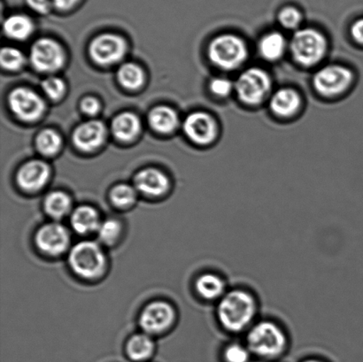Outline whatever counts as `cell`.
Instances as JSON below:
<instances>
[{
	"label": "cell",
	"mask_w": 363,
	"mask_h": 362,
	"mask_svg": "<svg viewBox=\"0 0 363 362\" xmlns=\"http://www.w3.org/2000/svg\"><path fill=\"white\" fill-rule=\"evenodd\" d=\"M272 81L264 70L252 67L244 71L235 83V91L242 102L257 105L268 95Z\"/></svg>",
	"instance_id": "cell-6"
},
{
	"label": "cell",
	"mask_w": 363,
	"mask_h": 362,
	"mask_svg": "<svg viewBox=\"0 0 363 362\" xmlns=\"http://www.w3.org/2000/svg\"><path fill=\"white\" fill-rule=\"evenodd\" d=\"M28 7L40 14L48 13L51 9L52 0H26Z\"/></svg>",
	"instance_id": "cell-36"
},
{
	"label": "cell",
	"mask_w": 363,
	"mask_h": 362,
	"mask_svg": "<svg viewBox=\"0 0 363 362\" xmlns=\"http://www.w3.org/2000/svg\"><path fill=\"white\" fill-rule=\"evenodd\" d=\"M155 350L154 341L147 335L138 334L128 342L127 353L131 360L143 361L150 358Z\"/></svg>",
	"instance_id": "cell-25"
},
{
	"label": "cell",
	"mask_w": 363,
	"mask_h": 362,
	"mask_svg": "<svg viewBox=\"0 0 363 362\" xmlns=\"http://www.w3.org/2000/svg\"><path fill=\"white\" fill-rule=\"evenodd\" d=\"M304 362H322V361H316V360H308V361H306Z\"/></svg>",
	"instance_id": "cell-39"
},
{
	"label": "cell",
	"mask_w": 363,
	"mask_h": 362,
	"mask_svg": "<svg viewBox=\"0 0 363 362\" xmlns=\"http://www.w3.org/2000/svg\"><path fill=\"white\" fill-rule=\"evenodd\" d=\"M210 90L218 97H226L235 90V84L226 78H215L210 83Z\"/></svg>",
	"instance_id": "cell-34"
},
{
	"label": "cell",
	"mask_w": 363,
	"mask_h": 362,
	"mask_svg": "<svg viewBox=\"0 0 363 362\" xmlns=\"http://www.w3.org/2000/svg\"><path fill=\"white\" fill-rule=\"evenodd\" d=\"M106 137L104 124L99 120H90L77 128L73 140L81 150L91 152L101 147Z\"/></svg>",
	"instance_id": "cell-15"
},
{
	"label": "cell",
	"mask_w": 363,
	"mask_h": 362,
	"mask_svg": "<svg viewBox=\"0 0 363 362\" xmlns=\"http://www.w3.org/2000/svg\"><path fill=\"white\" fill-rule=\"evenodd\" d=\"M117 77L120 84L129 90H138L143 85L145 81L143 69L134 63L123 64L117 73Z\"/></svg>",
	"instance_id": "cell-26"
},
{
	"label": "cell",
	"mask_w": 363,
	"mask_h": 362,
	"mask_svg": "<svg viewBox=\"0 0 363 362\" xmlns=\"http://www.w3.org/2000/svg\"><path fill=\"white\" fill-rule=\"evenodd\" d=\"M351 34L358 43L363 44V19H359L351 28Z\"/></svg>",
	"instance_id": "cell-37"
},
{
	"label": "cell",
	"mask_w": 363,
	"mask_h": 362,
	"mask_svg": "<svg viewBox=\"0 0 363 362\" xmlns=\"http://www.w3.org/2000/svg\"><path fill=\"white\" fill-rule=\"evenodd\" d=\"M127 52L125 40L115 34H103L90 45V55L101 65H112L122 60Z\"/></svg>",
	"instance_id": "cell-9"
},
{
	"label": "cell",
	"mask_w": 363,
	"mask_h": 362,
	"mask_svg": "<svg viewBox=\"0 0 363 362\" xmlns=\"http://www.w3.org/2000/svg\"><path fill=\"white\" fill-rule=\"evenodd\" d=\"M257 305L251 293L235 290L220 300L217 315L224 329L230 332H240L254 320Z\"/></svg>",
	"instance_id": "cell-1"
},
{
	"label": "cell",
	"mask_w": 363,
	"mask_h": 362,
	"mask_svg": "<svg viewBox=\"0 0 363 362\" xmlns=\"http://www.w3.org/2000/svg\"><path fill=\"white\" fill-rule=\"evenodd\" d=\"M9 102L14 115L25 122L37 120L45 111V102L40 96L28 88H16L11 92Z\"/></svg>",
	"instance_id": "cell-8"
},
{
	"label": "cell",
	"mask_w": 363,
	"mask_h": 362,
	"mask_svg": "<svg viewBox=\"0 0 363 362\" xmlns=\"http://www.w3.org/2000/svg\"><path fill=\"white\" fill-rule=\"evenodd\" d=\"M32 66L44 73L55 72L62 69L65 62V52L58 42L50 38H41L30 50Z\"/></svg>",
	"instance_id": "cell-7"
},
{
	"label": "cell",
	"mask_w": 363,
	"mask_h": 362,
	"mask_svg": "<svg viewBox=\"0 0 363 362\" xmlns=\"http://www.w3.org/2000/svg\"><path fill=\"white\" fill-rule=\"evenodd\" d=\"M184 130L187 137L194 143L206 145L215 140L217 126L215 120L208 113H191L184 120Z\"/></svg>",
	"instance_id": "cell-13"
},
{
	"label": "cell",
	"mask_w": 363,
	"mask_h": 362,
	"mask_svg": "<svg viewBox=\"0 0 363 362\" xmlns=\"http://www.w3.org/2000/svg\"><path fill=\"white\" fill-rule=\"evenodd\" d=\"M140 120L133 113H123L116 116L112 123L113 134L117 140L123 142L133 140L140 134Z\"/></svg>",
	"instance_id": "cell-19"
},
{
	"label": "cell",
	"mask_w": 363,
	"mask_h": 362,
	"mask_svg": "<svg viewBox=\"0 0 363 362\" xmlns=\"http://www.w3.org/2000/svg\"><path fill=\"white\" fill-rule=\"evenodd\" d=\"M72 207L69 195L62 191H53L45 198V208L48 214L55 219L65 217Z\"/></svg>",
	"instance_id": "cell-24"
},
{
	"label": "cell",
	"mask_w": 363,
	"mask_h": 362,
	"mask_svg": "<svg viewBox=\"0 0 363 362\" xmlns=\"http://www.w3.org/2000/svg\"><path fill=\"white\" fill-rule=\"evenodd\" d=\"M149 123L152 129L159 133L168 134L175 130L179 124V116L175 110L169 106H157L152 110L149 115Z\"/></svg>",
	"instance_id": "cell-20"
},
{
	"label": "cell",
	"mask_w": 363,
	"mask_h": 362,
	"mask_svg": "<svg viewBox=\"0 0 363 362\" xmlns=\"http://www.w3.org/2000/svg\"><path fill=\"white\" fill-rule=\"evenodd\" d=\"M248 55L247 46L240 38L224 34L213 38L208 46L211 62L220 69H237L245 62Z\"/></svg>",
	"instance_id": "cell-4"
},
{
	"label": "cell",
	"mask_w": 363,
	"mask_h": 362,
	"mask_svg": "<svg viewBox=\"0 0 363 362\" xmlns=\"http://www.w3.org/2000/svg\"><path fill=\"white\" fill-rule=\"evenodd\" d=\"M247 346L256 356L277 357L286 349V336L279 325L272 322H261L249 332Z\"/></svg>",
	"instance_id": "cell-2"
},
{
	"label": "cell",
	"mask_w": 363,
	"mask_h": 362,
	"mask_svg": "<svg viewBox=\"0 0 363 362\" xmlns=\"http://www.w3.org/2000/svg\"><path fill=\"white\" fill-rule=\"evenodd\" d=\"M175 317L172 305L164 301H155L144 308L140 324L148 334H160L172 325Z\"/></svg>",
	"instance_id": "cell-11"
},
{
	"label": "cell",
	"mask_w": 363,
	"mask_h": 362,
	"mask_svg": "<svg viewBox=\"0 0 363 362\" xmlns=\"http://www.w3.org/2000/svg\"><path fill=\"white\" fill-rule=\"evenodd\" d=\"M113 204L117 208H126L133 205L137 200V193L133 187L128 184H119L110 194Z\"/></svg>",
	"instance_id": "cell-28"
},
{
	"label": "cell",
	"mask_w": 363,
	"mask_h": 362,
	"mask_svg": "<svg viewBox=\"0 0 363 362\" xmlns=\"http://www.w3.org/2000/svg\"><path fill=\"white\" fill-rule=\"evenodd\" d=\"M286 49V40L279 32H270L259 43V51L262 57L269 62H275L284 55Z\"/></svg>",
	"instance_id": "cell-21"
},
{
	"label": "cell",
	"mask_w": 363,
	"mask_h": 362,
	"mask_svg": "<svg viewBox=\"0 0 363 362\" xmlns=\"http://www.w3.org/2000/svg\"><path fill=\"white\" fill-rule=\"evenodd\" d=\"M0 60L6 69L18 70L24 65L25 57L17 48L5 47L2 49Z\"/></svg>",
	"instance_id": "cell-30"
},
{
	"label": "cell",
	"mask_w": 363,
	"mask_h": 362,
	"mask_svg": "<svg viewBox=\"0 0 363 362\" xmlns=\"http://www.w3.org/2000/svg\"><path fill=\"white\" fill-rule=\"evenodd\" d=\"M37 147L42 154L55 155L62 147V138L55 130H45L38 135Z\"/></svg>",
	"instance_id": "cell-27"
},
{
	"label": "cell",
	"mask_w": 363,
	"mask_h": 362,
	"mask_svg": "<svg viewBox=\"0 0 363 362\" xmlns=\"http://www.w3.org/2000/svg\"><path fill=\"white\" fill-rule=\"evenodd\" d=\"M81 108L88 115H96L101 110V104L98 99L92 97L85 98L81 103Z\"/></svg>",
	"instance_id": "cell-35"
},
{
	"label": "cell",
	"mask_w": 363,
	"mask_h": 362,
	"mask_svg": "<svg viewBox=\"0 0 363 362\" xmlns=\"http://www.w3.org/2000/svg\"><path fill=\"white\" fill-rule=\"evenodd\" d=\"M250 358L248 349L240 344H231L224 350V359L226 362H247Z\"/></svg>",
	"instance_id": "cell-33"
},
{
	"label": "cell",
	"mask_w": 363,
	"mask_h": 362,
	"mask_svg": "<svg viewBox=\"0 0 363 362\" xmlns=\"http://www.w3.org/2000/svg\"><path fill=\"white\" fill-rule=\"evenodd\" d=\"M135 186L147 196L160 197L168 191L169 181L160 170L145 169L135 177Z\"/></svg>",
	"instance_id": "cell-16"
},
{
	"label": "cell",
	"mask_w": 363,
	"mask_h": 362,
	"mask_svg": "<svg viewBox=\"0 0 363 362\" xmlns=\"http://www.w3.org/2000/svg\"><path fill=\"white\" fill-rule=\"evenodd\" d=\"M73 229L81 235L98 232L101 222L98 212L94 208L83 205L76 209L71 217Z\"/></svg>",
	"instance_id": "cell-18"
},
{
	"label": "cell",
	"mask_w": 363,
	"mask_h": 362,
	"mask_svg": "<svg viewBox=\"0 0 363 362\" xmlns=\"http://www.w3.org/2000/svg\"><path fill=\"white\" fill-rule=\"evenodd\" d=\"M279 21L284 28L295 30L301 23L302 13L297 7L293 6H284L279 13Z\"/></svg>",
	"instance_id": "cell-31"
},
{
	"label": "cell",
	"mask_w": 363,
	"mask_h": 362,
	"mask_svg": "<svg viewBox=\"0 0 363 362\" xmlns=\"http://www.w3.org/2000/svg\"><path fill=\"white\" fill-rule=\"evenodd\" d=\"M80 0H52V5L60 10H69L77 5Z\"/></svg>",
	"instance_id": "cell-38"
},
{
	"label": "cell",
	"mask_w": 363,
	"mask_h": 362,
	"mask_svg": "<svg viewBox=\"0 0 363 362\" xmlns=\"http://www.w3.org/2000/svg\"><path fill=\"white\" fill-rule=\"evenodd\" d=\"M70 236L65 227L59 223H48L38 230L35 244L38 249L50 256H59L69 247Z\"/></svg>",
	"instance_id": "cell-12"
},
{
	"label": "cell",
	"mask_w": 363,
	"mask_h": 362,
	"mask_svg": "<svg viewBox=\"0 0 363 362\" xmlns=\"http://www.w3.org/2000/svg\"><path fill=\"white\" fill-rule=\"evenodd\" d=\"M291 51L298 63L313 66L325 57L327 40L325 35L314 28H301L291 38Z\"/></svg>",
	"instance_id": "cell-5"
},
{
	"label": "cell",
	"mask_w": 363,
	"mask_h": 362,
	"mask_svg": "<svg viewBox=\"0 0 363 362\" xmlns=\"http://www.w3.org/2000/svg\"><path fill=\"white\" fill-rule=\"evenodd\" d=\"M353 81V74L342 66H327L314 77V86L320 94L335 96L347 90Z\"/></svg>",
	"instance_id": "cell-10"
},
{
	"label": "cell",
	"mask_w": 363,
	"mask_h": 362,
	"mask_svg": "<svg viewBox=\"0 0 363 362\" xmlns=\"http://www.w3.org/2000/svg\"><path fill=\"white\" fill-rule=\"evenodd\" d=\"M34 30V23L30 17L23 14H14L4 23V31L7 37L16 40H25Z\"/></svg>",
	"instance_id": "cell-22"
},
{
	"label": "cell",
	"mask_w": 363,
	"mask_h": 362,
	"mask_svg": "<svg viewBox=\"0 0 363 362\" xmlns=\"http://www.w3.org/2000/svg\"><path fill=\"white\" fill-rule=\"evenodd\" d=\"M42 88L50 98L55 101L65 94L66 85L60 78L52 77L43 81Z\"/></svg>",
	"instance_id": "cell-32"
},
{
	"label": "cell",
	"mask_w": 363,
	"mask_h": 362,
	"mask_svg": "<svg viewBox=\"0 0 363 362\" xmlns=\"http://www.w3.org/2000/svg\"><path fill=\"white\" fill-rule=\"evenodd\" d=\"M69 261L72 271L85 279L99 278L106 266L104 251L91 241L76 244L70 251Z\"/></svg>",
	"instance_id": "cell-3"
},
{
	"label": "cell",
	"mask_w": 363,
	"mask_h": 362,
	"mask_svg": "<svg viewBox=\"0 0 363 362\" xmlns=\"http://www.w3.org/2000/svg\"><path fill=\"white\" fill-rule=\"evenodd\" d=\"M51 175V170L45 162L31 161L21 166L17 174V183L23 191L35 193L44 188Z\"/></svg>",
	"instance_id": "cell-14"
},
{
	"label": "cell",
	"mask_w": 363,
	"mask_h": 362,
	"mask_svg": "<svg viewBox=\"0 0 363 362\" xmlns=\"http://www.w3.org/2000/svg\"><path fill=\"white\" fill-rule=\"evenodd\" d=\"M301 106V98L291 89H281L270 98V108L277 115L288 117L297 112Z\"/></svg>",
	"instance_id": "cell-17"
},
{
	"label": "cell",
	"mask_w": 363,
	"mask_h": 362,
	"mask_svg": "<svg viewBox=\"0 0 363 362\" xmlns=\"http://www.w3.org/2000/svg\"><path fill=\"white\" fill-rule=\"evenodd\" d=\"M122 233V225L115 219L106 220L101 222L98 230L99 239L106 244H113Z\"/></svg>",
	"instance_id": "cell-29"
},
{
	"label": "cell",
	"mask_w": 363,
	"mask_h": 362,
	"mask_svg": "<svg viewBox=\"0 0 363 362\" xmlns=\"http://www.w3.org/2000/svg\"><path fill=\"white\" fill-rule=\"evenodd\" d=\"M196 290L203 299L216 300L223 296L225 283L219 276L208 273L199 276L196 282Z\"/></svg>",
	"instance_id": "cell-23"
}]
</instances>
